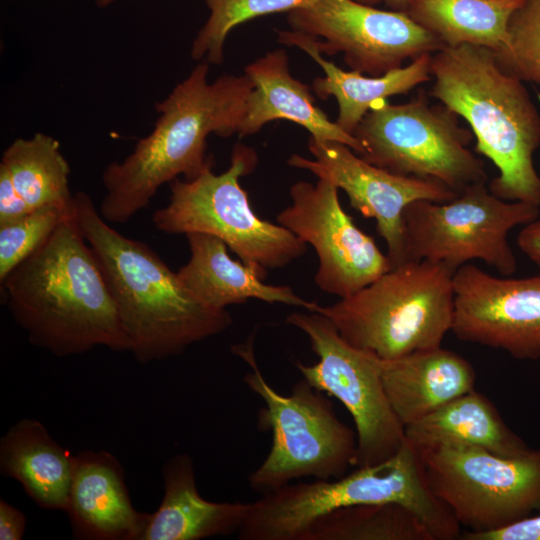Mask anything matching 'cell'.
<instances>
[{"instance_id": "22", "label": "cell", "mask_w": 540, "mask_h": 540, "mask_svg": "<svg viewBox=\"0 0 540 540\" xmlns=\"http://www.w3.org/2000/svg\"><path fill=\"white\" fill-rule=\"evenodd\" d=\"M278 40L306 52L324 71V77L313 81L314 92L320 99L333 96L338 104L336 123L353 135L354 130L371 106L390 96L406 94L432 79L431 56L426 53L406 66L380 76H365L358 71H344L323 58L315 47L313 37L298 31H280Z\"/></svg>"}, {"instance_id": "16", "label": "cell", "mask_w": 540, "mask_h": 540, "mask_svg": "<svg viewBox=\"0 0 540 540\" xmlns=\"http://www.w3.org/2000/svg\"><path fill=\"white\" fill-rule=\"evenodd\" d=\"M451 332L463 342L540 359V275L497 277L472 263L453 275Z\"/></svg>"}, {"instance_id": "7", "label": "cell", "mask_w": 540, "mask_h": 540, "mask_svg": "<svg viewBox=\"0 0 540 540\" xmlns=\"http://www.w3.org/2000/svg\"><path fill=\"white\" fill-rule=\"evenodd\" d=\"M232 352L251 367L243 380L264 401L259 427L272 433L267 456L248 476L250 488L265 494L304 477L344 476L354 466L356 432L338 418L325 393L302 378L283 395L264 378L252 341L234 345Z\"/></svg>"}, {"instance_id": "32", "label": "cell", "mask_w": 540, "mask_h": 540, "mask_svg": "<svg viewBox=\"0 0 540 540\" xmlns=\"http://www.w3.org/2000/svg\"><path fill=\"white\" fill-rule=\"evenodd\" d=\"M25 514L4 499L0 500V540H21L26 530Z\"/></svg>"}, {"instance_id": "4", "label": "cell", "mask_w": 540, "mask_h": 540, "mask_svg": "<svg viewBox=\"0 0 540 540\" xmlns=\"http://www.w3.org/2000/svg\"><path fill=\"white\" fill-rule=\"evenodd\" d=\"M431 75L429 95L469 124L475 151L496 166L491 193L540 207V176L533 161L540 146V114L523 81L499 66L493 50L470 44L433 53Z\"/></svg>"}, {"instance_id": "8", "label": "cell", "mask_w": 540, "mask_h": 540, "mask_svg": "<svg viewBox=\"0 0 540 540\" xmlns=\"http://www.w3.org/2000/svg\"><path fill=\"white\" fill-rule=\"evenodd\" d=\"M257 162L255 152L236 145L229 168L216 174L214 163L193 179L169 183L168 204L156 210L154 226L169 234L204 233L223 240L240 260L265 279L306 253L307 244L280 225L253 211L239 179Z\"/></svg>"}, {"instance_id": "2", "label": "cell", "mask_w": 540, "mask_h": 540, "mask_svg": "<svg viewBox=\"0 0 540 540\" xmlns=\"http://www.w3.org/2000/svg\"><path fill=\"white\" fill-rule=\"evenodd\" d=\"M209 62L199 63L171 93L155 104L153 130L138 140L122 161L102 173L105 195L99 213L110 223H126L165 183L179 175L197 177L213 162L206 156L207 137L238 134L253 85L244 75L208 81Z\"/></svg>"}, {"instance_id": "5", "label": "cell", "mask_w": 540, "mask_h": 540, "mask_svg": "<svg viewBox=\"0 0 540 540\" xmlns=\"http://www.w3.org/2000/svg\"><path fill=\"white\" fill-rule=\"evenodd\" d=\"M399 503L426 525L434 540L460 538L461 526L436 498L426 480L420 453L406 439L391 458L334 479L289 483L262 494L237 533L240 540H300L319 518L338 509Z\"/></svg>"}, {"instance_id": "3", "label": "cell", "mask_w": 540, "mask_h": 540, "mask_svg": "<svg viewBox=\"0 0 540 540\" xmlns=\"http://www.w3.org/2000/svg\"><path fill=\"white\" fill-rule=\"evenodd\" d=\"M73 203L117 306L128 351L139 363L180 355L230 328L227 310L201 304L147 244L111 227L85 192H77Z\"/></svg>"}, {"instance_id": "1", "label": "cell", "mask_w": 540, "mask_h": 540, "mask_svg": "<svg viewBox=\"0 0 540 540\" xmlns=\"http://www.w3.org/2000/svg\"><path fill=\"white\" fill-rule=\"evenodd\" d=\"M74 204V203H73ZM31 344L58 357L128 351L117 306L75 212L1 283Z\"/></svg>"}, {"instance_id": "13", "label": "cell", "mask_w": 540, "mask_h": 540, "mask_svg": "<svg viewBox=\"0 0 540 540\" xmlns=\"http://www.w3.org/2000/svg\"><path fill=\"white\" fill-rule=\"evenodd\" d=\"M292 30L313 37L321 54L342 53L354 71L380 76L445 45L407 13L356 0H318L288 13Z\"/></svg>"}, {"instance_id": "15", "label": "cell", "mask_w": 540, "mask_h": 540, "mask_svg": "<svg viewBox=\"0 0 540 540\" xmlns=\"http://www.w3.org/2000/svg\"><path fill=\"white\" fill-rule=\"evenodd\" d=\"M308 149L314 159L293 154L288 164L330 181L346 193L354 209L375 219L392 267L407 261L405 208L414 201L446 202L457 195L437 181L398 175L370 164L339 142L310 137Z\"/></svg>"}, {"instance_id": "10", "label": "cell", "mask_w": 540, "mask_h": 540, "mask_svg": "<svg viewBox=\"0 0 540 540\" xmlns=\"http://www.w3.org/2000/svg\"><path fill=\"white\" fill-rule=\"evenodd\" d=\"M418 451L429 488L467 532L498 530L540 511V448L503 456L438 443Z\"/></svg>"}, {"instance_id": "27", "label": "cell", "mask_w": 540, "mask_h": 540, "mask_svg": "<svg viewBox=\"0 0 540 540\" xmlns=\"http://www.w3.org/2000/svg\"><path fill=\"white\" fill-rule=\"evenodd\" d=\"M300 540H434L407 507L393 502L344 507L317 519Z\"/></svg>"}, {"instance_id": "29", "label": "cell", "mask_w": 540, "mask_h": 540, "mask_svg": "<svg viewBox=\"0 0 540 540\" xmlns=\"http://www.w3.org/2000/svg\"><path fill=\"white\" fill-rule=\"evenodd\" d=\"M73 213V202L69 206L50 205L0 224V283Z\"/></svg>"}, {"instance_id": "28", "label": "cell", "mask_w": 540, "mask_h": 540, "mask_svg": "<svg viewBox=\"0 0 540 540\" xmlns=\"http://www.w3.org/2000/svg\"><path fill=\"white\" fill-rule=\"evenodd\" d=\"M318 0H206L210 16L195 37L191 57L221 64L223 48L229 32L240 23L252 18L292 11L315 3Z\"/></svg>"}, {"instance_id": "24", "label": "cell", "mask_w": 540, "mask_h": 540, "mask_svg": "<svg viewBox=\"0 0 540 540\" xmlns=\"http://www.w3.org/2000/svg\"><path fill=\"white\" fill-rule=\"evenodd\" d=\"M405 439L421 449L438 443H461L503 456L531 447L505 423L494 404L475 389L405 427Z\"/></svg>"}, {"instance_id": "25", "label": "cell", "mask_w": 540, "mask_h": 540, "mask_svg": "<svg viewBox=\"0 0 540 540\" xmlns=\"http://www.w3.org/2000/svg\"><path fill=\"white\" fill-rule=\"evenodd\" d=\"M70 166L60 143L37 132L32 137L15 139L3 152L0 177L16 194L22 215L50 205L69 206Z\"/></svg>"}, {"instance_id": "31", "label": "cell", "mask_w": 540, "mask_h": 540, "mask_svg": "<svg viewBox=\"0 0 540 540\" xmlns=\"http://www.w3.org/2000/svg\"><path fill=\"white\" fill-rule=\"evenodd\" d=\"M462 540H540V514L531 515L498 530L461 533Z\"/></svg>"}, {"instance_id": "20", "label": "cell", "mask_w": 540, "mask_h": 540, "mask_svg": "<svg viewBox=\"0 0 540 540\" xmlns=\"http://www.w3.org/2000/svg\"><path fill=\"white\" fill-rule=\"evenodd\" d=\"M161 474L162 501L150 513L141 540H201L238 533L251 503L203 498L190 455L172 456L163 465Z\"/></svg>"}, {"instance_id": "21", "label": "cell", "mask_w": 540, "mask_h": 540, "mask_svg": "<svg viewBox=\"0 0 540 540\" xmlns=\"http://www.w3.org/2000/svg\"><path fill=\"white\" fill-rule=\"evenodd\" d=\"M186 237L190 258L177 274L189 293L204 306L226 310L227 306L257 299L307 311L315 309L317 303L301 298L289 286L266 284L254 268L233 260L223 240L204 233H189Z\"/></svg>"}, {"instance_id": "36", "label": "cell", "mask_w": 540, "mask_h": 540, "mask_svg": "<svg viewBox=\"0 0 540 540\" xmlns=\"http://www.w3.org/2000/svg\"><path fill=\"white\" fill-rule=\"evenodd\" d=\"M356 1L367 4V5H373V4H377L381 2L382 0H356Z\"/></svg>"}, {"instance_id": "6", "label": "cell", "mask_w": 540, "mask_h": 540, "mask_svg": "<svg viewBox=\"0 0 540 540\" xmlns=\"http://www.w3.org/2000/svg\"><path fill=\"white\" fill-rule=\"evenodd\" d=\"M454 272L442 263L407 260L311 312L328 317L349 344L393 360L441 346L453 322Z\"/></svg>"}, {"instance_id": "19", "label": "cell", "mask_w": 540, "mask_h": 540, "mask_svg": "<svg viewBox=\"0 0 540 540\" xmlns=\"http://www.w3.org/2000/svg\"><path fill=\"white\" fill-rule=\"evenodd\" d=\"M383 387L395 415L407 427L474 390L472 364L441 346L381 359Z\"/></svg>"}, {"instance_id": "33", "label": "cell", "mask_w": 540, "mask_h": 540, "mask_svg": "<svg viewBox=\"0 0 540 540\" xmlns=\"http://www.w3.org/2000/svg\"><path fill=\"white\" fill-rule=\"evenodd\" d=\"M520 250L540 269V216L524 225L517 236Z\"/></svg>"}, {"instance_id": "17", "label": "cell", "mask_w": 540, "mask_h": 540, "mask_svg": "<svg viewBox=\"0 0 540 540\" xmlns=\"http://www.w3.org/2000/svg\"><path fill=\"white\" fill-rule=\"evenodd\" d=\"M64 512L81 540H141L150 516L134 508L121 463L104 450L75 455Z\"/></svg>"}, {"instance_id": "12", "label": "cell", "mask_w": 540, "mask_h": 540, "mask_svg": "<svg viewBox=\"0 0 540 540\" xmlns=\"http://www.w3.org/2000/svg\"><path fill=\"white\" fill-rule=\"evenodd\" d=\"M293 312L286 323L301 330L319 358L314 365L295 362L312 387L338 399L351 415L357 437L354 466L379 464L394 456L405 441V427L386 396L381 359L359 349L318 312Z\"/></svg>"}, {"instance_id": "9", "label": "cell", "mask_w": 540, "mask_h": 540, "mask_svg": "<svg viewBox=\"0 0 540 540\" xmlns=\"http://www.w3.org/2000/svg\"><path fill=\"white\" fill-rule=\"evenodd\" d=\"M361 158L392 173L434 180L459 194L486 183L484 162L469 148L472 131L425 93L404 104L374 103L353 132Z\"/></svg>"}, {"instance_id": "30", "label": "cell", "mask_w": 540, "mask_h": 540, "mask_svg": "<svg viewBox=\"0 0 540 540\" xmlns=\"http://www.w3.org/2000/svg\"><path fill=\"white\" fill-rule=\"evenodd\" d=\"M494 53L506 73L540 85V0H523L509 19L505 45Z\"/></svg>"}, {"instance_id": "35", "label": "cell", "mask_w": 540, "mask_h": 540, "mask_svg": "<svg viewBox=\"0 0 540 540\" xmlns=\"http://www.w3.org/2000/svg\"><path fill=\"white\" fill-rule=\"evenodd\" d=\"M113 1L114 0H96V3L100 7H105V6L109 5L110 3H112Z\"/></svg>"}, {"instance_id": "14", "label": "cell", "mask_w": 540, "mask_h": 540, "mask_svg": "<svg viewBox=\"0 0 540 540\" xmlns=\"http://www.w3.org/2000/svg\"><path fill=\"white\" fill-rule=\"evenodd\" d=\"M338 188L326 179L294 183L291 204L277 223L311 245L319 265L314 276L324 292L350 296L392 268L374 239L356 226L340 204Z\"/></svg>"}, {"instance_id": "23", "label": "cell", "mask_w": 540, "mask_h": 540, "mask_svg": "<svg viewBox=\"0 0 540 540\" xmlns=\"http://www.w3.org/2000/svg\"><path fill=\"white\" fill-rule=\"evenodd\" d=\"M74 457L33 418L18 420L0 439L1 474L18 481L43 509L65 511Z\"/></svg>"}, {"instance_id": "18", "label": "cell", "mask_w": 540, "mask_h": 540, "mask_svg": "<svg viewBox=\"0 0 540 540\" xmlns=\"http://www.w3.org/2000/svg\"><path fill=\"white\" fill-rule=\"evenodd\" d=\"M253 88L238 135L257 133L266 123L284 119L310 132L319 141H335L349 146L358 155L362 145L315 105L309 87L293 78L288 56L282 49L266 53L244 69Z\"/></svg>"}, {"instance_id": "34", "label": "cell", "mask_w": 540, "mask_h": 540, "mask_svg": "<svg viewBox=\"0 0 540 540\" xmlns=\"http://www.w3.org/2000/svg\"><path fill=\"white\" fill-rule=\"evenodd\" d=\"M382 1L390 10L406 13L411 0H382Z\"/></svg>"}, {"instance_id": "11", "label": "cell", "mask_w": 540, "mask_h": 540, "mask_svg": "<svg viewBox=\"0 0 540 540\" xmlns=\"http://www.w3.org/2000/svg\"><path fill=\"white\" fill-rule=\"evenodd\" d=\"M540 207L495 196L486 183L446 202L418 200L404 210L407 260L442 263L453 270L481 260L501 276L517 268L509 232L539 217Z\"/></svg>"}, {"instance_id": "26", "label": "cell", "mask_w": 540, "mask_h": 540, "mask_svg": "<svg viewBox=\"0 0 540 540\" xmlns=\"http://www.w3.org/2000/svg\"><path fill=\"white\" fill-rule=\"evenodd\" d=\"M523 0H411L406 13L445 47L470 44L500 50L512 13Z\"/></svg>"}]
</instances>
